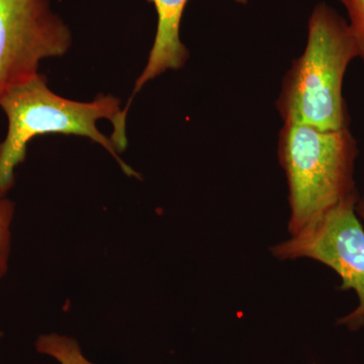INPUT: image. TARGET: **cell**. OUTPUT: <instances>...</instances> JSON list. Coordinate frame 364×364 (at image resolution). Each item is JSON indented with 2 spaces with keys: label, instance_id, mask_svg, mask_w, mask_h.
Returning <instances> with one entry per match:
<instances>
[{
  "label": "cell",
  "instance_id": "cell-8",
  "mask_svg": "<svg viewBox=\"0 0 364 364\" xmlns=\"http://www.w3.org/2000/svg\"><path fill=\"white\" fill-rule=\"evenodd\" d=\"M16 205L7 196L0 195V282L9 270L11 251V225Z\"/></svg>",
  "mask_w": 364,
  "mask_h": 364
},
{
  "label": "cell",
  "instance_id": "cell-4",
  "mask_svg": "<svg viewBox=\"0 0 364 364\" xmlns=\"http://www.w3.org/2000/svg\"><path fill=\"white\" fill-rule=\"evenodd\" d=\"M358 196L339 203L270 247L275 259H311L331 268L341 279L340 291H353L358 305L337 324L350 331L364 326V229L355 205Z\"/></svg>",
  "mask_w": 364,
  "mask_h": 364
},
{
  "label": "cell",
  "instance_id": "cell-9",
  "mask_svg": "<svg viewBox=\"0 0 364 364\" xmlns=\"http://www.w3.org/2000/svg\"><path fill=\"white\" fill-rule=\"evenodd\" d=\"M348 14V25L364 63V0H339Z\"/></svg>",
  "mask_w": 364,
  "mask_h": 364
},
{
  "label": "cell",
  "instance_id": "cell-12",
  "mask_svg": "<svg viewBox=\"0 0 364 364\" xmlns=\"http://www.w3.org/2000/svg\"><path fill=\"white\" fill-rule=\"evenodd\" d=\"M314 364H317V363H314Z\"/></svg>",
  "mask_w": 364,
  "mask_h": 364
},
{
  "label": "cell",
  "instance_id": "cell-1",
  "mask_svg": "<svg viewBox=\"0 0 364 364\" xmlns=\"http://www.w3.org/2000/svg\"><path fill=\"white\" fill-rule=\"evenodd\" d=\"M0 109L7 119L6 138L0 142V195L7 196L16 182V169L25 162L28 145L46 134L85 136L100 144L119 163L124 173L138 172L119 156L128 145L126 109L112 95H97L80 102L56 95L43 74L9 88L0 95Z\"/></svg>",
  "mask_w": 364,
  "mask_h": 364
},
{
  "label": "cell",
  "instance_id": "cell-2",
  "mask_svg": "<svg viewBox=\"0 0 364 364\" xmlns=\"http://www.w3.org/2000/svg\"><path fill=\"white\" fill-rule=\"evenodd\" d=\"M356 58L359 50L348 21L326 2L317 4L309 18L305 50L287 71L275 102L284 124L350 128L343 82Z\"/></svg>",
  "mask_w": 364,
  "mask_h": 364
},
{
  "label": "cell",
  "instance_id": "cell-7",
  "mask_svg": "<svg viewBox=\"0 0 364 364\" xmlns=\"http://www.w3.org/2000/svg\"><path fill=\"white\" fill-rule=\"evenodd\" d=\"M35 348L58 364H97L86 358L77 340L59 333L40 335L36 340Z\"/></svg>",
  "mask_w": 364,
  "mask_h": 364
},
{
  "label": "cell",
  "instance_id": "cell-3",
  "mask_svg": "<svg viewBox=\"0 0 364 364\" xmlns=\"http://www.w3.org/2000/svg\"><path fill=\"white\" fill-rule=\"evenodd\" d=\"M358 153L350 128L326 131L308 124H284L277 156L289 189V236L359 196L354 181Z\"/></svg>",
  "mask_w": 364,
  "mask_h": 364
},
{
  "label": "cell",
  "instance_id": "cell-11",
  "mask_svg": "<svg viewBox=\"0 0 364 364\" xmlns=\"http://www.w3.org/2000/svg\"><path fill=\"white\" fill-rule=\"evenodd\" d=\"M2 336H4V334H2V332H0V338H1Z\"/></svg>",
  "mask_w": 364,
  "mask_h": 364
},
{
  "label": "cell",
  "instance_id": "cell-5",
  "mask_svg": "<svg viewBox=\"0 0 364 364\" xmlns=\"http://www.w3.org/2000/svg\"><path fill=\"white\" fill-rule=\"evenodd\" d=\"M68 26L49 0H0V95L39 73L40 62L64 56Z\"/></svg>",
  "mask_w": 364,
  "mask_h": 364
},
{
  "label": "cell",
  "instance_id": "cell-6",
  "mask_svg": "<svg viewBox=\"0 0 364 364\" xmlns=\"http://www.w3.org/2000/svg\"><path fill=\"white\" fill-rule=\"evenodd\" d=\"M156 9V36L151 49L147 65L136 80L135 93L168 70H179L189 58L186 46L181 40L182 14L188 0H150ZM247 4L249 0H233Z\"/></svg>",
  "mask_w": 364,
  "mask_h": 364
},
{
  "label": "cell",
  "instance_id": "cell-10",
  "mask_svg": "<svg viewBox=\"0 0 364 364\" xmlns=\"http://www.w3.org/2000/svg\"><path fill=\"white\" fill-rule=\"evenodd\" d=\"M355 212L364 221V191L363 196L361 198L359 196L358 203H356Z\"/></svg>",
  "mask_w": 364,
  "mask_h": 364
}]
</instances>
